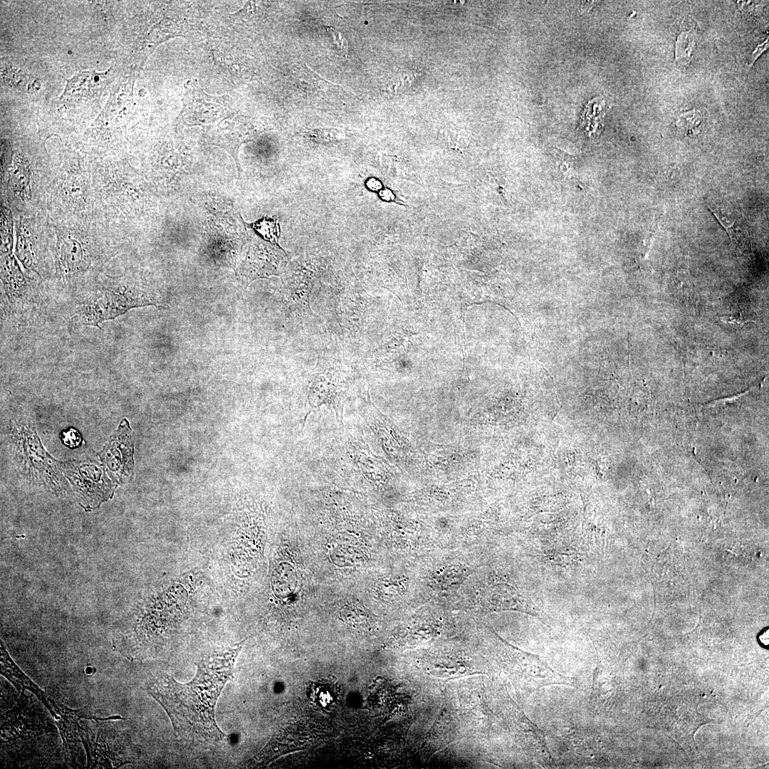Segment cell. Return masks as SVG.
Segmentation results:
<instances>
[{
    "instance_id": "obj_12",
    "label": "cell",
    "mask_w": 769,
    "mask_h": 769,
    "mask_svg": "<svg viewBox=\"0 0 769 769\" xmlns=\"http://www.w3.org/2000/svg\"><path fill=\"white\" fill-rule=\"evenodd\" d=\"M253 126L251 122L231 111L221 121L207 128L205 139L209 145L220 147L228 151L234 157L240 174L238 150L241 145L249 141Z\"/></svg>"
},
{
    "instance_id": "obj_8",
    "label": "cell",
    "mask_w": 769,
    "mask_h": 769,
    "mask_svg": "<svg viewBox=\"0 0 769 769\" xmlns=\"http://www.w3.org/2000/svg\"><path fill=\"white\" fill-rule=\"evenodd\" d=\"M114 730L100 723H80L79 736L88 758L89 768H117L131 763L132 749Z\"/></svg>"
},
{
    "instance_id": "obj_16",
    "label": "cell",
    "mask_w": 769,
    "mask_h": 769,
    "mask_svg": "<svg viewBox=\"0 0 769 769\" xmlns=\"http://www.w3.org/2000/svg\"><path fill=\"white\" fill-rule=\"evenodd\" d=\"M696 48L692 35L689 32L681 33L676 43V59L683 63L689 61Z\"/></svg>"
},
{
    "instance_id": "obj_9",
    "label": "cell",
    "mask_w": 769,
    "mask_h": 769,
    "mask_svg": "<svg viewBox=\"0 0 769 769\" xmlns=\"http://www.w3.org/2000/svg\"><path fill=\"white\" fill-rule=\"evenodd\" d=\"M10 681L19 691L26 689L31 691L43 703L59 728L67 758L74 760L78 748L80 720L98 718L87 715L83 710L72 709L55 701L19 669L13 673Z\"/></svg>"
},
{
    "instance_id": "obj_7",
    "label": "cell",
    "mask_w": 769,
    "mask_h": 769,
    "mask_svg": "<svg viewBox=\"0 0 769 769\" xmlns=\"http://www.w3.org/2000/svg\"><path fill=\"white\" fill-rule=\"evenodd\" d=\"M14 219L16 236L14 253L16 258L26 271L37 276L51 286L54 276L52 255L53 230L46 211L16 215L14 216Z\"/></svg>"
},
{
    "instance_id": "obj_1",
    "label": "cell",
    "mask_w": 769,
    "mask_h": 769,
    "mask_svg": "<svg viewBox=\"0 0 769 769\" xmlns=\"http://www.w3.org/2000/svg\"><path fill=\"white\" fill-rule=\"evenodd\" d=\"M246 639L204 656L192 681L182 684L169 674L154 677L146 690L164 709L175 735L182 739L214 743L224 737L215 719V706Z\"/></svg>"
},
{
    "instance_id": "obj_2",
    "label": "cell",
    "mask_w": 769,
    "mask_h": 769,
    "mask_svg": "<svg viewBox=\"0 0 769 769\" xmlns=\"http://www.w3.org/2000/svg\"><path fill=\"white\" fill-rule=\"evenodd\" d=\"M51 221L54 264L51 286L76 300L120 253L123 236L99 219Z\"/></svg>"
},
{
    "instance_id": "obj_6",
    "label": "cell",
    "mask_w": 769,
    "mask_h": 769,
    "mask_svg": "<svg viewBox=\"0 0 769 769\" xmlns=\"http://www.w3.org/2000/svg\"><path fill=\"white\" fill-rule=\"evenodd\" d=\"M1 157V205L14 216L46 211L49 162H39L10 147Z\"/></svg>"
},
{
    "instance_id": "obj_10",
    "label": "cell",
    "mask_w": 769,
    "mask_h": 769,
    "mask_svg": "<svg viewBox=\"0 0 769 769\" xmlns=\"http://www.w3.org/2000/svg\"><path fill=\"white\" fill-rule=\"evenodd\" d=\"M226 107L223 100L206 95L197 83H188L180 117L187 125H202L207 129L231 112L230 108L226 110Z\"/></svg>"
},
{
    "instance_id": "obj_19",
    "label": "cell",
    "mask_w": 769,
    "mask_h": 769,
    "mask_svg": "<svg viewBox=\"0 0 769 769\" xmlns=\"http://www.w3.org/2000/svg\"><path fill=\"white\" fill-rule=\"evenodd\" d=\"M313 136L318 140L330 141L335 139L340 140L341 138V131L335 129H321L313 130Z\"/></svg>"
},
{
    "instance_id": "obj_13",
    "label": "cell",
    "mask_w": 769,
    "mask_h": 769,
    "mask_svg": "<svg viewBox=\"0 0 769 769\" xmlns=\"http://www.w3.org/2000/svg\"><path fill=\"white\" fill-rule=\"evenodd\" d=\"M340 686L335 677L328 676L306 683L305 694L314 707L329 712L336 707L340 696Z\"/></svg>"
},
{
    "instance_id": "obj_11",
    "label": "cell",
    "mask_w": 769,
    "mask_h": 769,
    "mask_svg": "<svg viewBox=\"0 0 769 769\" xmlns=\"http://www.w3.org/2000/svg\"><path fill=\"white\" fill-rule=\"evenodd\" d=\"M133 443L132 430L124 419L116 433L99 453L107 471L119 481L133 474Z\"/></svg>"
},
{
    "instance_id": "obj_15",
    "label": "cell",
    "mask_w": 769,
    "mask_h": 769,
    "mask_svg": "<svg viewBox=\"0 0 769 769\" xmlns=\"http://www.w3.org/2000/svg\"><path fill=\"white\" fill-rule=\"evenodd\" d=\"M702 120L701 113L693 110L681 113L676 121V125L682 133L692 135L698 132Z\"/></svg>"
},
{
    "instance_id": "obj_20",
    "label": "cell",
    "mask_w": 769,
    "mask_h": 769,
    "mask_svg": "<svg viewBox=\"0 0 769 769\" xmlns=\"http://www.w3.org/2000/svg\"><path fill=\"white\" fill-rule=\"evenodd\" d=\"M62 438L65 445L70 448L78 446L81 441L80 434L73 428L63 433Z\"/></svg>"
},
{
    "instance_id": "obj_23",
    "label": "cell",
    "mask_w": 769,
    "mask_h": 769,
    "mask_svg": "<svg viewBox=\"0 0 769 769\" xmlns=\"http://www.w3.org/2000/svg\"><path fill=\"white\" fill-rule=\"evenodd\" d=\"M380 197L386 201H391L394 199V194L391 191L388 189L383 190L380 192Z\"/></svg>"
},
{
    "instance_id": "obj_3",
    "label": "cell",
    "mask_w": 769,
    "mask_h": 769,
    "mask_svg": "<svg viewBox=\"0 0 769 769\" xmlns=\"http://www.w3.org/2000/svg\"><path fill=\"white\" fill-rule=\"evenodd\" d=\"M160 303V294L152 286L131 274L112 273L107 266L96 281L76 299L71 321L76 325L101 329V324L132 308L157 306Z\"/></svg>"
},
{
    "instance_id": "obj_18",
    "label": "cell",
    "mask_w": 769,
    "mask_h": 769,
    "mask_svg": "<svg viewBox=\"0 0 769 769\" xmlns=\"http://www.w3.org/2000/svg\"><path fill=\"white\" fill-rule=\"evenodd\" d=\"M251 226L267 240L277 242L279 227L276 219L264 218L252 224Z\"/></svg>"
},
{
    "instance_id": "obj_4",
    "label": "cell",
    "mask_w": 769,
    "mask_h": 769,
    "mask_svg": "<svg viewBox=\"0 0 769 769\" xmlns=\"http://www.w3.org/2000/svg\"><path fill=\"white\" fill-rule=\"evenodd\" d=\"M46 211L51 221L96 219L89 163L79 155L49 162Z\"/></svg>"
},
{
    "instance_id": "obj_21",
    "label": "cell",
    "mask_w": 769,
    "mask_h": 769,
    "mask_svg": "<svg viewBox=\"0 0 769 769\" xmlns=\"http://www.w3.org/2000/svg\"><path fill=\"white\" fill-rule=\"evenodd\" d=\"M328 30L332 33L337 47L341 49L342 52L346 53L347 52V43L346 40L342 36L341 33L334 28L328 27Z\"/></svg>"
},
{
    "instance_id": "obj_17",
    "label": "cell",
    "mask_w": 769,
    "mask_h": 769,
    "mask_svg": "<svg viewBox=\"0 0 769 769\" xmlns=\"http://www.w3.org/2000/svg\"><path fill=\"white\" fill-rule=\"evenodd\" d=\"M602 109L600 101H597L595 99H593L587 105L583 111V115H582V122L586 124L585 127H588L587 130H590L592 126V122H594V130H595V127L600 125L605 115Z\"/></svg>"
},
{
    "instance_id": "obj_5",
    "label": "cell",
    "mask_w": 769,
    "mask_h": 769,
    "mask_svg": "<svg viewBox=\"0 0 769 769\" xmlns=\"http://www.w3.org/2000/svg\"><path fill=\"white\" fill-rule=\"evenodd\" d=\"M14 249L1 248V316L14 326H31L46 315L49 285L26 271Z\"/></svg>"
},
{
    "instance_id": "obj_22",
    "label": "cell",
    "mask_w": 769,
    "mask_h": 769,
    "mask_svg": "<svg viewBox=\"0 0 769 769\" xmlns=\"http://www.w3.org/2000/svg\"><path fill=\"white\" fill-rule=\"evenodd\" d=\"M367 187H369L370 189L374 190V191L378 190L379 189H380V187L382 186L381 183L377 179H369L367 181Z\"/></svg>"
},
{
    "instance_id": "obj_14",
    "label": "cell",
    "mask_w": 769,
    "mask_h": 769,
    "mask_svg": "<svg viewBox=\"0 0 769 769\" xmlns=\"http://www.w3.org/2000/svg\"><path fill=\"white\" fill-rule=\"evenodd\" d=\"M708 207L719 223L726 229L733 242H744L748 239V231L737 216L733 214H728L726 211L717 207Z\"/></svg>"
}]
</instances>
